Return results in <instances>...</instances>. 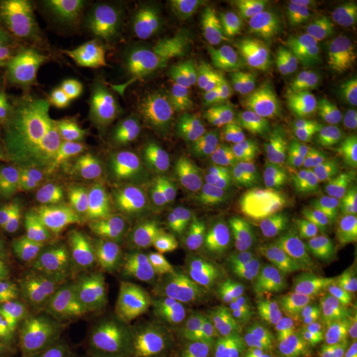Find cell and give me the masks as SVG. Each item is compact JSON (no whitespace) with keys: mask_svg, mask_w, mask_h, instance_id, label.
Segmentation results:
<instances>
[{"mask_svg":"<svg viewBox=\"0 0 357 357\" xmlns=\"http://www.w3.org/2000/svg\"><path fill=\"white\" fill-rule=\"evenodd\" d=\"M10 253L11 314L40 336L93 344L125 280L100 231L94 199L47 192L23 206Z\"/></svg>","mask_w":357,"mask_h":357,"instance_id":"obj_1","label":"cell"},{"mask_svg":"<svg viewBox=\"0 0 357 357\" xmlns=\"http://www.w3.org/2000/svg\"><path fill=\"white\" fill-rule=\"evenodd\" d=\"M357 115V66L319 79L302 96H278L255 112L253 137L273 156L295 151Z\"/></svg>","mask_w":357,"mask_h":357,"instance_id":"obj_2","label":"cell"},{"mask_svg":"<svg viewBox=\"0 0 357 357\" xmlns=\"http://www.w3.org/2000/svg\"><path fill=\"white\" fill-rule=\"evenodd\" d=\"M0 43L35 76L69 82L78 75V56L59 1H1Z\"/></svg>","mask_w":357,"mask_h":357,"instance_id":"obj_3","label":"cell"},{"mask_svg":"<svg viewBox=\"0 0 357 357\" xmlns=\"http://www.w3.org/2000/svg\"><path fill=\"white\" fill-rule=\"evenodd\" d=\"M97 115L65 96H52L28 107L13 128V156L28 171L54 175L72 165L79 134Z\"/></svg>","mask_w":357,"mask_h":357,"instance_id":"obj_4","label":"cell"},{"mask_svg":"<svg viewBox=\"0 0 357 357\" xmlns=\"http://www.w3.org/2000/svg\"><path fill=\"white\" fill-rule=\"evenodd\" d=\"M294 249L320 268H331L344 248L349 221L335 192L319 184L296 188L277 215Z\"/></svg>","mask_w":357,"mask_h":357,"instance_id":"obj_5","label":"cell"},{"mask_svg":"<svg viewBox=\"0 0 357 357\" xmlns=\"http://www.w3.org/2000/svg\"><path fill=\"white\" fill-rule=\"evenodd\" d=\"M241 26L230 13L213 7L188 13L174 33L171 48L187 70L211 81L229 76L240 59Z\"/></svg>","mask_w":357,"mask_h":357,"instance_id":"obj_6","label":"cell"},{"mask_svg":"<svg viewBox=\"0 0 357 357\" xmlns=\"http://www.w3.org/2000/svg\"><path fill=\"white\" fill-rule=\"evenodd\" d=\"M178 233L195 253H215L240 227V215L228 191L211 172L192 167L178 200Z\"/></svg>","mask_w":357,"mask_h":357,"instance_id":"obj_7","label":"cell"},{"mask_svg":"<svg viewBox=\"0 0 357 357\" xmlns=\"http://www.w3.org/2000/svg\"><path fill=\"white\" fill-rule=\"evenodd\" d=\"M290 332L271 307L248 301L225 307L218 319V339L228 357H289Z\"/></svg>","mask_w":357,"mask_h":357,"instance_id":"obj_8","label":"cell"},{"mask_svg":"<svg viewBox=\"0 0 357 357\" xmlns=\"http://www.w3.org/2000/svg\"><path fill=\"white\" fill-rule=\"evenodd\" d=\"M160 132L181 137H197L213 131L211 98L197 82L183 79L141 101H128Z\"/></svg>","mask_w":357,"mask_h":357,"instance_id":"obj_9","label":"cell"},{"mask_svg":"<svg viewBox=\"0 0 357 357\" xmlns=\"http://www.w3.org/2000/svg\"><path fill=\"white\" fill-rule=\"evenodd\" d=\"M321 51L319 28L306 13H286L270 28L266 60L271 72L284 79L305 73Z\"/></svg>","mask_w":357,"mask_h":357,"instance_id":"obj_10","label":"cell"},{"mask_svg":"<svg viewBox=\"0 0 357 357\" xmlns=\"http://www.w3.org/2000/svg\"><path fill=\"white\" fill-rule=\"evenodd\" d=\"M89 10L119 43L147 48L163 29L169 3L163 0H97L89 3Z\"/></svg>","mask_w":357,"mask_h":357,"instance_id":"obj_11","label":"cell"},{"mask_svg":"<svg viewBox=\"0 0 357 357\" xmlns=\"http://www.w3.org/2000/svg\"><path fill=\"white\" fill-rule=\"evenodd\" d=\"M284 326L302 343L327 347L340 335L337 307L311 284H298L287 294L283 305Z\"/></svg>","mask_w":357,"mask_h":357,"instance_id":"obj_12","label":"cell"},{"mask_svg":"<svg viewBox=\"0 0 357 357\" xmlns=\"http://www.w3.org/2000/svg\"><path fill=\"white\" fill-rule=\"evenodd\" d=\"M281 262L278 241L268 234H257L231 253L224 270V278L233 290H255L277 274Z\"/></svg>","mask_w":357,"mask_h":357,"instance_id":"obj_13","label":"cell"},{"mask_svg":"<svg viewBox=\"0 0 357 357\" xmlns=\"http://www.w3.org/2000/svg\"><path fill=\"white\" fill-rule=\"evenodd\" d=\"M146 339L153 349L166 357L199 356L205 347L202 323L180 306L159 311L149 326Z\"/></svg>","mask_w":357,"mask_h":357,"instance_id":"obj_14","label":"cell"},{"mask_svg":"<svg viewBox=\"0 0 357 357\" xmlns=\"http://www.w3.org/2000/svg\"><path fill=\"white\" fill-rule=\"evenodd\" d=\"M172 299V291L163 284L125 282L102 330L93 347L109 344L116 335L146 314L155 312Z\"/></svg>","mask_w":357,"mask_h":357,"instance_id":"obj_15","label":"cell"},{"mask_svg":"<svg viewBox=\"0 0 357 357\" xmlns=\"http://www.w3.org/2000/svg\"><path fill=\"white\" fill-rule=\"evenodd\" d=\"M110 250L123 280L134 283L160 284L174 271L172 259L160 255L146 238L126 237L110 241Z\"/></svg>","mask_w":357,"mask_h":357,"instance_id":"obj_16","label":"cell"},{"mask_svg":"<svg viewBox=\"0 0 357 357\" xmlns=\"http://www.w3.org/2000/svg\"><path fill=\"white\" fill-rule=\"evenodd\" d=\"M119 175L142 202L158 195L166 183V171L163 166L147 158L128 160Z\"/></svg>","mask_w":357,"mask_h":357,"instance_id":"obj_17","label":"cell"},{"mask_svg":"<svg viewBox=\"0 0 357 357\" xmlns=\"http://www.w3.org/2000/svg\"><path fill=\"white\" fill-rule=\"evenodd\" d=\"M97 204L115 217H128L137 213L142 200L131 187L116 174L106 178L97 197Z\"/></svg>","mask_w":357,"mask_h":357,"instance_id":"obj_18","label":"cell"},{"mask_svg":"<svg viewBox=\"0 0 357 357\" xmlns=\"http://www.w3.org/2000/svg\"><path fill=\"white\" fill-rule=\"evenodd\" d=\"M0 357H38V337L24 331L0 332Z\"/></svg>","mask_w":357,"mask_h":357,"instance_id":"obj_19","label":"cell"},{"mask_svg":"<svg viewBox=\"0 0 357 357\" xmlns=\"http://www.w3.org/2000/svg\"><path fill=\"white\" fill-rule=\"evenodd\" d=\"M24 209L19 204L17 197L15 196L8 204L0 211V246L8 249L16 238V234L20 229L23 221Z\"/></svg>","mask_w":357,"mask_h":357,"instance_id":"obj_20","label":"cell"},{"mask_svg":"<svg viewBox=\"0 0 357 357\" xmlns=\"http://www.w3.org/2000/svg\"><path fill=\"white\" fill-rule=\"evenodd\" d=\"M26 93H17L0 98V134L13 131L17 121L28 110Z\"/></svg>","mask_w":357,"mask_h":357,"instance_id":"obj_21","label":"cell"},{"mask_svg":"<svg viewBox=\"0 0 357 357\" xmlns=\"http://www.w3.org/2000/svg\"><path fill=\"white\" fill-rule=\"evenodd\" d=\"M336 195L348 221L357 224V169L345 168L340 190Z\"/></svg>","mask_w":357,"mask_h":357,"instance_id":"obj_22","label":"cell"},{"mask_svg":"<svg viewBox=\"0 0 357 357\" xmlns=\"http://www.w3.org/2000/svg\"><path fill=\"white\" fill-rule=\"evenodd\" d=\"M26 77L19 66L0 54V98L17 93H26Z\"/></svg>","mask_w":357,"mask_h":357,"instance_id":"obj_23","label":"cell"},{"mask_svg":"<svg viewBox=\"0 0 357 357\" xmlns=\"http://www.w3.org/2000/svg\"><path fill=\"white\" fill-rule=\"evenodd\" d=\"M38 342L61 357H89L88 343L70 336H38Z\"/></svg>","mask_w":357,"mask_h":357,"instance_id":"obj_24","label":"cell"},{"mask_svg":"<svg viewBox=\"0 0 357 357\" xmlns=\"http://www.w3.org/2000/svg\"><path fill=\"white\" fill-rule=\"evenodd\" d=\"M337 150L348 167L357 169V132L355 128L345 131L343 137L339 139Z\"/></svg>","mask_w":357,"mask_h":357,"instance_id":"obj_25","label":"cell"},{"mask_svg":"<svg viewBox=\"0 0 357 357\" xmlns=\"http://www.w3.org/2000/svg\"><path fill=\"white\" fill-rule=\"evenodd\" d=\"M342 13L347 26L357 36V0L342 1Z\"/></svg>","mask_w":357,"mask_h":357,"instance_id":"obj_26","label":"cell"},{"mask_svg":"<svg viewBox=\"0 0 357 357\" xmlns=\"http://www.w3.org/2000/svg\"><path fill=\"white\" fill-rule=\"evenodd\" d=\"M15 196L16 193L10 185V183L6 180H1L0 181V211L8 204V202H11Z\"/></svg>","mask_w":357,"mask_h":357,"instance_id":"obj_27","label":"cell"},{"mask_svg":"<svg viewBox=\"0 0 357 357\" xmlns=\"http://www.w3.org/2000/svg\"><path fill=\"white\" fill-rule=\"evenodd\" d=\"M349 348L354 357H357V317L349 328Z\"/></svg>","mask_w":357,"mask_h":357,"instance_id":"obj_28","label":"cell"},{"mask_svg":"<svg viewBox=\"0 0 357 357\" xmlns=\"http://www.w3.org/2000/svg\"><path fill=\"white\" fill-rule=\"evenodd\" d=\"M11 314V308L8 305V299L4 294L0 291V320L7 319Z\"/></svg>","mask_w":357,"mask_h":357,"instance_id":"obj_29","label":"cell"},{"mask_svg":"<svg viewBox=\"0 0 357 357\" xmlns=\"http://www.w3.org/2000/svg\"><path fill=\"white\" fill-rule=\"evenodd\" d=\"M38 357H61L60 355H57L53 349H51L50 347L43 344L38 342Z\"/></svg>","mask_w":357,"mask_h":357,"instance_id":"obj_30","label":"cell"},{"mask_svg":"<svg viewBox=\"0 0 357 357\" xmlns=\"http://www.w3.org/2000/svg\"><path fill=\"white\" fill-rule=\"evenodd\" d=\"M352 262H354V268H355L357 273V240L355 245H354V249H352Z\"/></svg>","mask_w":357,"mask_h":357,"instance_id":"obj_31","label":"cell"},{"mask_svg":"<svg viewBox=\"0 0 357 357\" xmlns=\"http://www.w3.org/2000/svg\"><path fill=\"white\" fill-rule=\"evenodd\" d=\"M311 357H339L336 356V355H333L331 352H317V354H314Z\"/></svg>","mask_w":357,"mask_h":357,"instance_id":"obj_32","label":"cell"},{"mask_svg":"<svg viewBox=\"0 0 357 357\" xmlns=\"http://www.w3.org/2000/svg\"><path fill=\"white\" fill-rule=\"evenodd\" d=\"M355 130H356V132H357V128H355Z\"/></svg>","mask_w":357,"mask_h":357,"instance_id":"obj_33","label":"cell"}]
</instances>
